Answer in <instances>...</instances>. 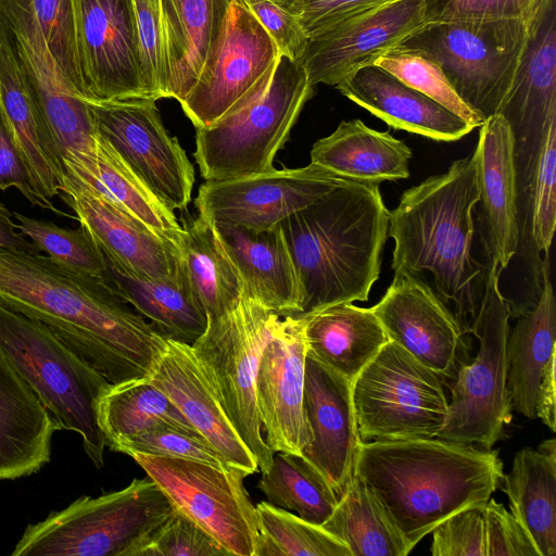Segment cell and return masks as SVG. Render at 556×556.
Here are the masks:
<instances>
[{"instance_id":"1","label":"cell","mask_w":556,"mask_h":556,"mask_svg":"<svg viewBox=\"0 0 556 556\" xmlns=\"http://www.w3.org/2000/svg\"><path fill=\"white\" fill-rule=\"evenodd\" d=\"M0 300L49 327L112 384L149 378L166 345L106 279L48 255L0 249Z\"/></svg>"},{"instance_id":"2","label":"cell","mask_w":556,"mask_h":556,"mask_svg":"<svg viewBox=\"0 0 556 556\" xmlns=\"http://www.w3.org/2000/svg\"><path fill=\"white\" fill-rule=\"evenodd\" d=\"M354 475L414 548L453 514L485 504L504 472L496 451L429 438L362 442Z\"/></svg>"},{"instance_id":"3","label":"cell","mask_w":556,"mask_h":556,"mask_svg":"<svg viewBox=\"0 0 556 556\" xmlns=\"http://www.w3.org/2000/svg\"><path fill=\"white\" fill-rule=\"evenodd\" d=\"M480 190L475 155L456 160L440 175L407 189L389 211L394 240L392 269L431 273L435 292L452 305L463 332L471 334L480 317L488 266L472 255V213Z\"/></svg>"},{"instance_id":"4","label":"cell","mask_w":556,"mask_h":556,"mask_svg":"<svg viewBox=\"0 0 556 556\" xmlns=\"http://www.w3.org/2000/svg\"><path fill=\"white\" fill-rule=\"evenodd\" d=\"M379 185L344 178L280 223L302 291L295 316L368 300L389 228Z\"/></svg>"},{"instance_id":"5","label":"cell","mask_w":556,"mask_h":556,"mask_svg":"<svg viewBox=\"0 0 556 556\" xmlns=\"http://www.w3.org/2000/svg\"><path fill=\"white\" fill-rule=\"evenodd\" d=\"M314 86L300 62L280 54L277 63L229 112L195 128L194 159L205 180H224L275 170Z\"/></svg>"},{"instance_id":"6","label":"cell","mask_w":556,"mask_h":556,"mask_svg":"<svg viewBox=\"0 0 556 556\" xmlns=\"http://www.w3.org/2000/svg\"><path fill=\"white\" fill-rule=\"evenodd\" d=\"M0 353L48 410L56 430L77 432L97 468L105 441L98 418L112 383L41 321L0 300Z\"/></svg>"},{"instance_id":"7","label":"cell","mask_w":556,"mask_h":556,"mask_svg":"<svg viewBox=\"0 0 556 556\" xmlns=\"http://www.w3.org/2000/svg\"><path fill=\"white\" fill-rule=\"evenodd\" d=\"M176 508L150 478L98 497L84 495L28 525L13 556H136Z\"/></svg>"},{"instance_id":"8","label":"cell","mask_w":556,"mask_h":556,"mask_svg":"<svg viewBox=\"0 0 556 556\" xmlns=\"http://www.w3.org/2000/svg\"><path fill=\"white\" fill-rule=\"evenodd\" d=\"M528 37L520 18L429 22L400 45L429 54L484 122L501 112Z\"/></svg>"},{"instance_id":"9","label":"cell","mask_w":556,"mask_h":556,"mask_svg":"<svg viewBox=\"0 0 556 556\" xmlns=\"http://www.w3.org/2000/svg\"><path fill=\"white\" fill-rule=\"evenodd\" d=\"M278 316L245 290L235 308L207 317L205 331L191 345L223 409L262 472L270 468L274 452L262 435L256 375Z\"/></svg>"},{"instance_id":"10","label":"cell","mask_w":556,"mask_h":556,"mask_svg":"<svg viewBox=\"0 0 556 556\" xmlns=\"http://www.w3.org/2000/svg\"><path fill=\"white\" fill-rule=\"evenodd\" d=\"M443 381L389 340L352 382L361 441L437 438L447 416Z\"/></svg>"},{"instance_id":"11","label":"cell","mask_w":556,"mask_h":556,"mask_svg":"<svg viewBox=\"0 0 556 556\" xmlns=\"http://www.w3.org/2000/svg\"><path fill=\"white\" fill-rule=\"evenodd\" d=\"M500 270L488 265L484 301L472 330L479 340L475 359L459 368L452 386L447 416L437 438L471 444L484 450L503 439L511 421L507 390V342L510 301L500 289Z\"/></svg>"},{"instance_id":"12","label":"cell","mask_w":556,"mask_h":556,"mask_svg":"<svg viewBox=\"0 0 556 556\" xmlns=\"http://www.w3.org/2000/svg\"><path fill=\"white\" fill-rule=\"evenodd\" d=\"M131 457L175 508L208 532L229 555L254 556L258 521L243 484L244 472L188 458L141 453Z\"/></svg>"},{"instance_id":"13","label":"cell","mask_w":556,"mask_h":556,"mask_svg":"<svg viewBox=\"0 0 556 556\" xmlns=\"http://www.w3.org/2000/svg\"><path fill=\"white\" fill-rule=\"evenodd\" d=\"M86 103L96 134L165 206L184 211L191 200L194 169L164 127L155 100Z\"/></svg>"},{"instance_id":"14","label":"cell","mask_w":556,"mask_h":556,"mask_svg":"<svg viewBox=\"0 0 556 556\" xmlns=\"http://www.w3.org/2000/svg\"><path fill=\"white\" fill-rule=\"evenodd\" d=\"M280 52L243 0H232L219 42L180 102L195 128L239 103L277 63Z\"/></svg>"},{"instance_id":"15","label":"cell","mask_w":556,"mask_h":556,"mask_svg":"<svg viewBox=\"0 0 556 556\" xmlns=\"http://www.w3.org/2000/svg\"><path fill=\"white\" fill-rule=\"evenodd\" d=\"M390 341L399 344L443 380H454L469 363L468 344L452 309L420 276L406 269L394 277L370 307Z\"/></svg>"},{"instance_id":"16","label":"cell","mask_w":556,"mask_h":556,"mask_svg":"<svg viewBox=\"0 0 556 556\" xmlns=\"http://www.w3.org/2000/svg\"><path fill=\"white\" fill-rule=\"evenodd\" d=\"M343 179L311 163L300 168L205 180L199 188L195 206L199 215L215 225L262 230L311 205Z\"/></svg>"},{"instance_id":"17","label":"cell","mask_w":556,"mask_h":556,"mask_svg":"<svg viewBox=\"0 0 556 556\" xmlns=\"http://www.w3.org/2000/svg\"><path fill=\"white\" fill-rule=\"evenodd\" d=\"M81 74L90 101L148 99L134 0H74Z\"/></svg>"},{"instance_id":"18","label":"cell","mask_w":556,"mask_h":556,"mask_svg":"<svg viewBox=\"0 0 556 556\" xmlns=\"http://www.w3.org/2000/svg\"><path fill=\"white\" fill-rule=\"evenodd\" d=\"M306 354L304 318L278 316L256 375L258 416L274 453L302 455L313 439L303 407Z\"/></svg>"},{"instance_id":"19","label":"cell","mask_w":556,"mask_h":556,"mask_svg":"<svg viewBox=\"0 0 556 556\" xmlns=\"http://www.w3.org/2000/svg\"><path fill=\"white\" fill-rule=\"evenodd\" d=\"M59 189L80 226L115 267L147 279H173L178 275V248L136 216L68 170L62 175Z\"/></svg>"},{"instance_id":"20","label":"cell","mask_w":556,"mask_h":556,"mask_svg":"<svg viewBox=\"0 0 556 556\" xmlns=\"http://www.w3.org/2000/svg\"><path fill=\"white\" fill-rule=\"evenodd\" d=\"M426 0H395L308 38L301 61L313 85L334 86L427 24Z\"/></svg>"},{"instance_id":"21","label":"cell","mask_w":556,"mask_h":556,"mask_svg":"<svg viewBox=\"0 0 556 556\" xmlns=\"http://www.w3.org/2000/svg\"><path fill=\"white\" fill-rule=\"evenodd\" d=\"M303 407L313 439L302 455L325 476L340 497L354 477L362 443L352 383L308 352Z\"/></svg>"},{"instance_id":"22","label":"cell","mask_w":556,"mask_h":556,"mask_svg":"<svg viewBox=\"0 0 556 556\" xmlns=\"http://www.w3.org/2000/svg\"><path fill=\"white\" fill-rule=\"evenodd\" d=\"M529 37L511 89L500 112L514 143L521 140L540 156L544 138L556 122V0H541L528 21Z\"/></svg>"},{"instance_id":"23","label":"cell","mask_w":556,"mask_h":556,"mask_svg":"<svg viewBox=\"0 0 556 556\" xmlns=\"http://www.w3.org/2000/svg\"><path fill=\"white\" fill-rule=\"evenodd\" d=\"M149 379L218 452L227 466L247 476L260 470L223 409L191 345L166 340Z\"/></svg>"},{"instance_id":"24","label":"cell","mask_w":556,"mask_h":556,"mask_svg":"<svg viewBox=\"0 0 556 556\" xmlns=\"http://www.w3.org/2000/svg\"><path fill=\"white\" fill-rule=\"evenodd\" d=\"M477 164L490 263L505 269L520 240L514 137L507 119L494 114L480 126Z\"/></svg>"},{"instance_id":"25","label":"cell","mask_w":556,"mask_h":556,"mask_svg":"<svg viewBox=\"0 0 556 556\" xmlns=\"http://www.w3.org/2000/svg\"><path fill=\"white\" fill-rule=\"evenodd\" d=\"M333 87L394 129L433 140L454 141L475 128L463 117L376 64L357 68Z\"/></svg>"},{"instance_id":"26","label":"cell","mask_w":556,"mask_h":556,"mask_svg":"<svg viewBox=\"0 0 556 556\" xmlns=\"http://www.w3.org/2000/svg\"><path fill=\"white\" fill-rule=\"evenodd\" d=\"M215 228L248 293L281 317L299 315L302 291L281 225L262 230L233 225Z\"/></svg>"},{"instance_id":"27","label":"cell","mask_w":556,"mask_h":556,"mask_svg":"<svg viewBox=\"0 0 556 556\" xmlns=\"http://www.w3.org/2000/svg\"><path fill=\"white\" fill-rule=\"evenodd\" d=\"M232 0H160L168 98L179 103L222 37Z\"/></svg>"},{"instance_id":"28","label":"cell","mask_w":556,"mask_h":556,"mask_svg":"<svg viewBox=\"0 0 556 556\" xmlns=\"http://www.w3.org/2000/svg\"><path fill=\"white\" fill-rule=\"evenodd\" d=\"M54 431L48 410L0 353V480L45 466Z\"/></svg>"},{"instance_id":"29","label":"cell","mask_w":556,"mask_h":556,"mask_svg":"<svg viewBox=\"0 0 556 556\" xmlns=\"http://www.w3.org/2000/svg\"><path fill=\"white\" fill-rule=\"evenodd\" d=\"M410 159L412 150L403 140L359 119L342 121L311 150L312 164L343 178L377 184L406 179Z\"/></svg>"},{"instance_id":"30","label":"cell","mask_w":556,"mask_h":556,"mask_svg":"<svg viewBox=\"0 0 556 556\" xmlns=\"http://www.w3.org/2000/svg\"><path fill=\"white\" fill-rule=\"evenodd\" d=\"M299 317L307 352L351 383L389 341L372 309L352 302Z\"/></svg>"},{"instance_id":"31","label":"cell","mask_w":556,"mask_h":556,"mask_svg":"<svg viewBox=\"0 0 556 556\" xmlns=\"http://www.w3.org/2000/svg\"><path fill=\"white\" fill-rule=\"evenodd\" d=\"M106 263L104 279L164 339L192 345L203 334L207 314L181 261L178 275L164 280L137 277Z\"/></svg>"},{"instance_id":"32","label":"cell","mask_w":556,"mask_h":556,"mask_svg":"<svg viewBox=\"0 0 556 556\" xmlns=\"http://www.w3.org/2000/svg\"><path fill=\"white\" fill-rule=\"evenodd\" d=\"M510 514L526 530L540 556L556 554V441L517 452L501 483Z\"/></svg>"},{"instance_id":"33","label":"cell","mask_w":556,"mask_h":556,"mask_svg":"<svg viewBox=\"0 0 556 556\" xmlns=\"http://www.w3.org/2000/svg\"><path fill=\"white\" fill-rule=\"evenodd\" d=\"M518 318L507 342V390L511 408L534 419L539 383L556 355V302L546 266L535 306Z\"/></svg>"},{"instance_id":"34","label":"cell","mask_w":556,"mask_h":556,"mask_svg":"<svg viewBox=\"0 0 556 556\" xmlns=\"http://www.w3.org/2000/svg\"><path fill=\"white\" fill-rule=\"evenodd\" d=\"M178 245L181 264L208 318L222 316L241 300L245 286L215 225L198 215L181 214Z\"/></svg>"},{"instance_id":"35","label":"cell","mask_w":556,"mask_h":556,"mask_svg":"<svg viewBox=\"0 0 556 556\" xmlns=\"http://www.w3.org/2000/svg\"><path fill=\"white\" fill-rule=\"evenodd\" d=\"M65 170L89 184L178 248L182 228L174 211L165 206L97 134L93 154L66 165Z\"/></svg>"},{"instance_id":"36","label":"cell","mask_w":556,"mask_h":556,"mask_svg":"<svg viewBox=\"0 0 556 556\" xmlns=\"http://www.w3.org/2000/svg\"><path fill=\"white\" fill-rule=\"evenodd\" d=\"M0 104L39 189L51 200L60 193L64 166L10 50L1 41Z\"/></svg>"},{"instance_id":"37","label":"cell","mask_w":556,"mask_h":556,"mask_svg":"<svg viewBox=\"0 0 556 556\" xmlns=\"http://www.w3.org/2000/svg\"><path fill=\"white\" fill-rule=\"evenodd\" d=\"M98 418L105 446L110 448L160 426L203 438L149 378L112 384L100 400Z\"/></svg>"},{"instance_id":"38","label":"cell","mask_w":556,"mask_h":556,"mask_svg":"<svg viewBox=\"0 0 556 556\" xmlns=\"http://www.w3.org/2000/svg\"><path fill=\"white\" fill-rule=\"evenodd\" d=\"M321 527L352 556H406L413 549L355 475Z\"/></svg>"},{"instance_id":"39","label":"cell","mask_w":556,"mask_h":556,"mask_svg":"<svg viewBox=\"0 0 556 556\" xmlns=\"http://www.w3.org/2000/svg\"><path fill=\"white\" fill-rule=\"evenodd\" d=\"M257 488L268 503L319 526L339 501L325 476L303 455L292 453H274L271 466L262 472Z\"/></svg>"},{"instance_id":"40","label":"cell","mask_w":556,"mask_h":556,"mask_svg":"<svg viewBox=\"0 0 556 556\" xmlns=\"http://www.w3.org/2000/svg\"><path fill=\"white\" fill-rule=\"evenodd\" d=\"M258 538L254 556H352L321 526L268 502L256 506Z\"/></svg>"},{"instance_id":"41","label":"cell","mask_w":556,"mask_h":556,"mask_svg":"<svg viewBox=\"0 0 556 556\" xmlns=\"http://www.w3.org/2000/svg\"><path fill=\"white\" fill-rule=\"evenodd\" d=\"M27 10L39 24L46 45L67 86L88 100L78 59L74 0H0Z\"/></svg>"},{"instance_id":"42","label":"cell","mask_w":556,"mask_h":556,"mask_svg":"<svg viewBox=\"0 0 556 556\" xmlns=\"http://www.w3.org/2000/svg\"><path fill=\"white\" fill-rule=\"evenodd\" d=\"M374 64L435 100L475 128L484 123L462 101L441 66L426 52L399 45L378 58Z\"/></svg>"},{"instance_id":"43","label":"cell","mask_w":556,"mask_h":556,"mask_svg":"<svg viewBox=\"0 0 556 556\" xmlns=\"http://www.w3.org/2000/svg\"><path fill=\"white\" fill-rule=\"evenodd\" d=\"M13 216L18 222L21 233L31 239L39 251L77 271L104 278L108 270L106 258L84 227L73 230L20 213H14Z\"/></svg>"},{"instance_id":"44","label":"cell","mask_w":556,"mask_h":556,"mask_svg":"<svg viewBox=\"0 0 556 556\" xmlns=\"http://www.w3.org/2000/svg\"><path fill=\"white\" fill-rule=\"evenodd\" d=\"M140 74L148 99L168 98V77L160 0H134Z\"/></svg>"},{"instance_id":"45","label":"cell","mask_w":556,"mask_h":556,"mask_svg":"<svg viewBox=\"0 0 556 556\" xmlns=\"http://www.w3.org/2000/svg\"><path fill=\"white\" fill-rule=\"evenodd\" d=\"M531 238L539 252L548 251L556 224V122L544 138L531 193Z\"/></svg>"},{"instance_id":"46","label":"cell","mask_w":556,"mask_h":556,"mask_svg":"<svg viewBox=\"0 0 556 556\" xmlns=\"http://www.w3.org/2000/svg\"><path fill=\"white\" fill-rule=\"evenodd\" d=\"M112 451L131 456L136 453L188 458L229 467L218 452L203 438L168 426H160L116 443Z\"/></svg>"},{"instance_id":"47","label":"cell","mask_w":556,"mask_h":556,"mask_svg":"<svg viewBox=\"0 0 556 556\" xmlns=\"http://www.w3.org/2000/svg\"><path fill=\"white\" fill-rule=\"evenodd\" d=\"M226 555L229 553L208 532L176 509L136 556Z\"/></svg>"},{"instance_id":"48","label":"cell","mask_w":556,"mask_h":556,"mask_svg":"<svg viewBox=\"0 0 556 556\" xmlns=\"http://www.w3.org/2000/svg\"><path fill=\"white\" fill-rule=\"evenodd\" d=\"M484 505L464 508L432 530L433 556H486Z\"/></svg>"},{"instance_id":"49","label":"cell","mask_w":556,"mask_h":556,"mask_svg":"<svg viewBox=\"0 0 556 556\" xmlns=\"http://www.w3.org/2000/svg\"><path fill=\"white\" fill-rule=\"evenodd\" d=\"M541 0H426L427 23L520 18L529 21Z\"/></svg>"},{"instance_id":"50","label":"cell","mask_w":556,"mask_h":556,"mask_svg":"<svg viewBox=\"0 0 556 556\" xmlns=\"http://www.w3.org/2000/svg\"><path fill=\"white\" fill-rule=\"evenodd\" d=\"M12 187L16 188L33 205L60 214L51 200L39 189L0 104V189L5 190Z\"/></svg>"},{"instance_id":"51","label":"cell","mask_w":556,"mask_h":556,"mask_svg":"<svg viewBox=\"0 0 556 556\" xmlns=\"http://www.w3.org/2000/svg\"><path fill=\"white\" fill-rule=\"evenodd\" d=\"M243 1L274 40L280 54L301 63L308 37L298 17L269 0Z\"/></svg>"},{"instance_id":"52","label":"cell","mask_w":556,"mask_h":556,"mask_svg":"<svg viewBox=\"0 0 556 556\" xmlns=\"http://www.w3.org/2000/svg\"><path fill=\"white\" fill-rule=\"evenodd\" d=\"M392 1L395 0H295L289 11L309 38Z\"/></svg>"},{"instance_id":"53","label":"cell","mask_w":556,"mask_h":556,"mask_svg":"<svg viewBox=\"0 0 556 556\" xmlns=\"http://www.w3.org/2000/svg\"><path fill=\"white\" fill-rule=\"evenodd\" d=\"M484 513L486 556H540L526 530L502 504L490 498Z\"/></svg>"},{"instance_id":"54","label":"cell","mask_w":556,"mask_h":556,"mask_svg":"<svg viewBox=\"0 0 556 556\" xmlns=\"http://www.w3.org/2000/svg\"><path fill=\"white\" fill-rule=\"evenodd\" d=\"M555 358L556 355L548 362L535 395V417H539L552 431H555L556 426Z\"/></svg>"},{"instance_id":"55","label":"cell","mask_w":556,"mask_h":556,"mask_svg":"<svg viewBox=\"0 0 556 556\" xmlns=\"http://www.w3.org/2000/svg\"><path fill=\"white\" fill-rule=\"evenodd\" d=\"M12 213L0 202V249H16L39 253L38 248L17 232Z\"/></svg>"},{"instance_id":"56","label":"cell","mask_w":556,"mask_h":556,"mask_svg":"<svg viewBox=\"0 0 556 556\" xmlns=\"http://www.w3.org/2000/svg\"><path fill=\"white\" fill-rule=\"evenodd\" d=\"M287 10L290 9V7L292 5V3L295 1V0H269Z\"/></svg>"}]
</instances>
